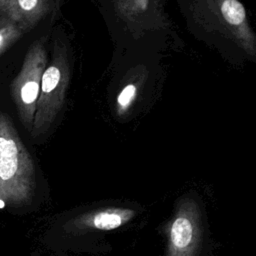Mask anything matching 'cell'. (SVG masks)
Masks as SVG:
<instances>
[{"mask_svg":"<svg viewBox=\"0 0 256 256\" xmlns=\"http://www.w3.org/2000/svg\"><path fill=\"white\" fill-rule=\"evenodd\" d=\"M195 34L224 52L246 60L256 58V35L239 0H178Z\"/></svg>","mask_w":256,"mask_h":256,"instance_id":"6da1fadb","label":"cell"},{"mask_svg":"<svg viewBox=\"0 0 256 256\" xmlns=\"http://www.w3.org/2000/svg\"><path fill=\"white\" fill-rule=\"evenodd\" d=\"M35 188V167L11 117L0 112V207L28 203Z\"/></svg>","mask_w":256,"mask_h":256,"instance_id":"7a4b0ae2","label":"cell"},{"mask_svg":"<svg viewBox=\"0 0 256 256\" xmlns=\"http://www.w3.org/2000/svg\"><path fill=\"white\" fill-rule=\"evenodd\" d=\"M72 46L63 32L55 33L48 60L42 74L31 135H45L61 114L73 72Z\"/></svg>","mask_w":256,"mask_h":256,"instance_id":"3957f363","label":"cell"},{"mask_svg":"<svg viewBox=\"0 0 256 256\" xmlns=\"http://www.w3.org/2000/svg\"><path fill=\"white\" fill-rule=\"evenodd\" d=\"M48 62L46 38L32 42L21 68L10 83V95L23 127L31 133L42 74Z\"/></svg>","mask_w":256,"mask_h":256,"instance_id":"277c9868","label":"cell"},{"mask_svg":"<svg viewBox=\"0 0 256 256\" xmlns=\"http://www.w3.org/2000/svg\"><path fill=\"white\" fill-rule=\"evenodd\" d=\"M110 6L113 20L132 40L170 28L162 0H110Z\"/></svg>","mask_w":256,"mask_h":256,"instance_id":"5b68a950","label":"cell"},{"mask_svg":"<svg viewBox=\"0 0 256 256\" xmlns=\"http://www.w3.org/2000/svg\"><path fill=\"white\" fill-rule=\"evenodd\" d=\"M56 7V0H0V26L16 24L27 32Z\"/></svg>","mask_w":256,"mask_h":256,"instance_id":"8992f818","label":"cell"},{"mask_svg":"<svg viewBox=\"0 0 256 256\" xmlns=\"http://www.w3.org/2000/svg\"><path fill=\"white\" fill-rule=\"evenodd\" d=\"M196 240V229L192 218L180 214L174 219L170 229V255L189 256Z\"/></svg>","mask_w":256,"mask_h":256,"instance_id":"52a82bcc","label":"cell"},{"mask_svg":"<svg viewBox=\"0 0 256 256\" xmlns=\"http://www.w3.org/2000/svg\"><path fill=\"white\" fill-rule=\"evenodd\" d=\"M144 84V74L140 73L139 76L129 78L116 94L113 104L114 115L118 118L126 117L135 106L139 99Z\"/></svg>","mask_w":256,"mask_h":256,"instance_id":"ba28073f","label":"cell"},{"mask_svg":"<svg viewBox=\"0 0 256 256\" xmlns=\"http://www.w3.org/2000/svg\"><path fill=\"white\" fill-rule=\"evenodd\" d=\"M133 215L134 211L129 209H106L94 213L87 225L99 230H113L122 226Z\"/></svg>","mask_w":256,"mask_h":256,"instance_id":"9c48e42d","label":"cell"},{"mask_svg":"<svg viewBox=\"0 0 256 256\" xmlns=\"http://www.w3.org/2000/svg\"><path fill=\"white\" fill-rule=\"evenodd\" d=\"M26 33L28 32L23 27L16 24L0 26V56Z\"/></svg>","mask_w":256,"mask_h":256,"instance_id":"30bf717a","label":"cell"}]
</instances>
